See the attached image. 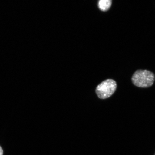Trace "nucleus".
I'll return each mask as SVG.
<instances>
[{"label":"nucleus","mask_w":155,"mask_h":155,"mask_svg":"<svg viewBox=\"0 0 155 155\" xmlns=\"http://www.w3.org/2000/svg\"><path fill=\"white\" fill-rule=\"evenodd\" d=\"M154 80V73L147 70H138L132 77L134 84L141 88H147L152 86Z\"/></svg>","instance_id":"1"},{"label":"nucleus","mask_w":155,"mask_h":155,"mask_svg":"<svg viewBox=\"0 0 155 155\" xmlns=\"http://www.w3.org/2000/svg\"><path fill=\"white\" fill-rule=\"evenodd\" d=\"M117 84L113 79H108L101 83L96 89V93L98 97L104 99L111 97L115 92Z\"/></svg>","instance_id":"2"},{"label":"nucleus","mask_w":155,"mask_h":155,"mask_svg":"<svg viewBox=\"0 0 155 155\" xmlns=\"http://www.w3.org/2000/svg\"><path fill=\"white\" fill-rule=\"evenodd\" d=\"M112 2L111 0H100L98 3L99 8L102 11H107L111 7Z\"/></svg>","instance_id":"3"},{"label":"nucleus","mask_w":155,"mask_h":155,"mask_svg":"<svg viewBox=\"0 0 155 155\" xmlns=\"http://www.w3.org/2000/svg\"><path fill=\"white\" fill-rule=\"evenodd\" d=\"M3 151L2 148L0 146V155H3Z\"/></svg>","instance_id":"4"}]
</instances>
